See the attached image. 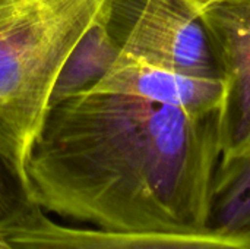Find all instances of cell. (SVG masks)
Masks as SVG:
<instances>
[{"mask_svg": "<svg viewBox=\"0 0 250 249\" xmlns=\"http://www.w3.org/2000/svg\"><path fill=\"white\" fill-rule=\"evenodd\" d=\"M91 91L138 97L190 114L221 110L224 101L223 79L190 75L123 53Z\"/></svg>", "mask_w": 250, "mask_h": 249, "instance_id": "6", "label": "cell"}, {"mask_svg": "<svg viewBox=\"0 0 250 249\" xmlns=\"http://www.w3.org/2000/svg\"><path fill=\"white\" fill-rule=\"evenodd\" d=\"M120 50L98 18L66 59L51 92L50 107L81 92L91 91L111 68Z\"/></svg>", "mask_w": 250, "mask_h": 249, "instance_id": "7", "label": "cell"}, {"mask_svg": "<svg viewBox=\"0 0 250 249\" xmlns=\"http://www.w3.org/2000/svg\"><path fill=\"white\" fill-rule=\"evenodd\" d=\"M104 1L0 0V154L22 173L56 79Z\"/></svg>", "mask_w": 250, "mask_h": 249, "instance_id": "2", "label": "cell"}, {"mask_svg": "<svg viewBox=\"0 0 250 249\" xmlns=\"http://www.w3.org/2000/svg\"><path fill=\"white\" fill-rule=\"evenodd\" d=\"M100 19L123 54L221 79L198 0H105Z\"/></svg>", "mask_w": 250, "mask_h": 249, "instance_id": "3", "label": "cell"}, {"mask_svg": "<svg viewBox=\"0 0 250 249\" xmlns=\"http://www.w3.org/2000/svg\"><path fill=\"white\" fill-rule=\"evenodd\" d=\"M3 242L10 249H250V236L207 229L151 233L105 232L59 223L42 208L12 229Z\"/></svg>", "mask_w": 250, "mask_h": 249, "instance_id": "5", "label": "cell"}, {"mask_svg": "<svg viewBox=\"0 0 250 249\" xmlns=\"http://www.w3.org/2000/svg\"><path fill=\"white\" fill-rule=\"evenodd\" d=\"M205 229L250 236V154L218 163Z\"/></svg>", "mask_w": 250, "mask_h": 249, "instance_id": "8", "label": "cell"}, {"mask_svg": "<svg viewBox=\"0 0 250 249\" xmlns=\"http://www.w3.org/2000/svg\"><path fill=\"white\" fill-rule=\"evenodd\" d=\"M198 6L224 84L220 161H230L250 154V0H198Z\"/></svg>", "mask_w": 250, "mask_h": 249, "instance_id": "4", "label": "cell"}, {"mask_svg": "<svg viewBox=\"0 0 250 249\" xmlns=\"http://www.w3.org/2000/svg\"><path fill=\"white\" fill-rule=\"evenodd\" d=\"M38 208L25 173L0 154V241Z\"/></svg>", "mask_w": 250, "mask_h": 249, "instance_id": "9", "label": "cell"}, {"mask_svg": "<svg viewBox=\"0 0 250 249\" xmlns=\"http://www.w3.org/2000/svg\"><path fill=\"white\" fill-rule=\"evenodd\" d=\"M0 249H10L7 245H6V242H3V241H0Z\"/></svg>", "mask_w": 250, "mask_h": 249, "instance_id": "10", "label": "cell"}, {"mask_svg": "<svg viewBox=\"0 0 250 249\" xmlns=\"http://www.w3.org/2000/svg\"><path fill=\"white\" fill-rule=\"evenodd\" d=\"M220 154V110L85 91L48 109L25 175L47 214L105 232H189L205 229Z\"/></svg>", "mask_w": 250, "mask_h": 249, "instance_id": "1", "label": "cell"}]
</instances>
